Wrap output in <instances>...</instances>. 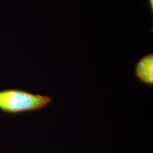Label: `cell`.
Returning <instances> with one entry per match:
<instances>
[{"instance_id":"obj_2","label":"cell","mask_w":153,"mask_h":153,"mask_svg":"<svg viewBox=\"0 0 153 153\" xmlns=\"http://www.w3.org/2000/svg\"><path fill=\"white\" fill-rule=\"evenodd\" d=\"M135 76L147 86L153 85V55L148 54L139 60L135 67Z\"/></svg>"},{"instance_id":"obj_1","label":"cell","mask_w":153,"mask_h":153,"mask_svg":"<svg viewBox=\"0 0 153 153\" xmlns=\"http://www.w3.org/2000/svg\"><path fill=\"white\" fill-rule=\"evenodd\" d=\"M53 101L47 95L33 94L16 89L0 91V111L7 114L16 115L41 111Z\"/></svg>"},{"instance_id":"obj_3","label":"cell","mask_w":153,"mask_h":153,"mask_svg":"<svg viewBox=\"0 0 153 153\" xmlns=\"http://www.w3.org/2000/svg\"><path fill=\"white\" fill-rule=\"evenodd\" d=\"M149 6H150V9L151 10V12L152 14L153 13V0H148Z\"/></svg>"}]
</instances>
